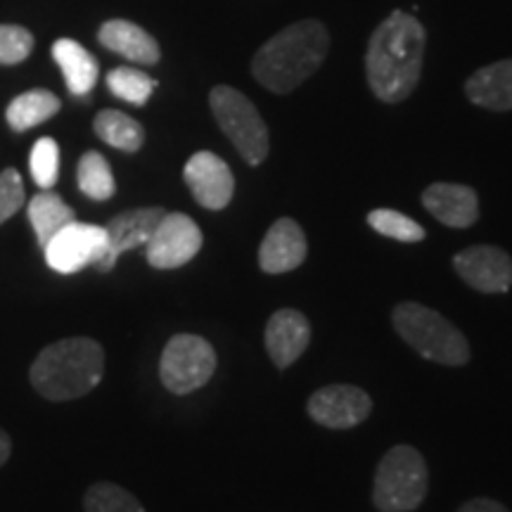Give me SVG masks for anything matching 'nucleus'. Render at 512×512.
<instances>
[{
	"label": "nucleus",
	"instance_id": "1",
	"mask_svg": "<svg viewBox=\"0 0 512 512\" xmlns=\"http://www.w3.org/2000/svg\"><path fill=\"white\" fill-rule=\"evenodd\" d=\"M425 57V29L406 12H392L375 29L366 53V74L382 102H401L415 91Z\"/></svg>",
	"mask_w": 512,
	"mask_h": 512
},
{
	"label": "nucleus",
	"instance_id": "2",
	"mask_svg": "<svg viewBox=\"0 0 512 512\" xmlns=\"http://www.w3.org/2000/svg\"><path fill=\"white\" fill-rule=\"evenodd\" d=\"M328 50V29L318 19H302L259 48L252 60V74L268 91L285 95L316 72Z\"/></svg>",
	"mask_w": 512,
	"mask_h": 512
},
{
	"label": "nucleus",
	"instance_id": "3",
	"mask_svg": "<svg viewBox=\"0 0 512 512\" xmlns=\"http://www.w3.org/2000/svg\"><path fill=\"white\" fill-rule=\"evenodd\" d=\"M105 375V351L91 337L60 339L36 356L31 384L43 399L72 401L98 387Z\"/></svg>",
	"mask_w": 512,
	"mask_h": 512
},
{
	"label": "nucleus",
	"instance_id": "4",
	"mask_svg": "<svg viewBox=\"0 0 512 512\" xmlns=\"http://www.w3.org/2000/svg\"><path fill=\"white\" fill-rule=\"evenodd\" d=\"M392 323L403 342L434 363L465 366L470 361V344L463 332L430 306L415 302L399 304L394 309Z\"/></svg>",
	"mask_w": 512,
	"mask_h": 512
},
{
	"label": "nucleus",
	"instance_id": "5",
	"mask_svg": "<svg viewBox=\"0 0 512 512\" xmlns=\"http://www.w3.org/2000/svg\"><path fill=\"white\" fill-rule=\"evenodd\" d=\"M427 496V465L413 446H394L375 472L373 503L380 512H413Z\"/></svg>",
	"mask_w": 512,
	"mask_h": 512
},
{
	"label": "nucleus",
	"instance_id": "6",
	"mask_svg": "<svg viewBox=\"0 0 512 512\" xmlns=\"http://www.w3.org/2000/svg\"><path fill=\"white\" fill-rule=\"evenodd\" d=\"M211 112L221 131L238 147L247 164L259 166L268 155V128L247 95L230 86H216L209 95Z\"/></svg>",
	"mask_w": 512,
	"mask_h": 512
},
{
	"label": "nucleus",
	"instance_id": "7",
	"mask_svg": "<svg viewBox=\"0 0 512 512\" xmlns=\"http://www.w3.org/2000/svg\"><path fill=\"white\" fill-rule=\"evenodd\" d=\"M216 373V351L200 335H176L164 347L159 377L169 392L190 394Z\"/></svg>",
	"mask_w": 512,
	"mask_h": 512
},
{
	"label": "nucleus",
	"instance_id": "8",
	"mask_svg": "<svg viewBox=\"0 0 512 512\" xmlns=\"http://www.w3.org/2000/svg\"><path fill=\"white\" fill-rule=\"evenodd\" d=\"M145 247L147 264L157 271H171L195 259L202 249V230L188 214L166 211Z\"/></svg>",
	"mask_w": 512,
	"mask_h": 512
},
{
	"label": "nucleus",
	"instance_id": "9",
	"mask_svg": "<svg viewBox=\"0 0 512 512\" xmlns=\"http://www.w3.org/2000/svg\"><path fill=\"white\" fill-rule=\"evenodd\" d=\"M107 249L105 228L72 221L43 247L46 264L62 275L79 273L86 266H98Z\"/></svg>",
	"mask_w": 512,
	"mask_h": 512
},
{
	"label": "nucleus",
	"instance_id": "10",
	"mask_svg": "<svg viewBox=\"0 0 512 512\" xmlns=\"http://www.w3.org/2000/svg\"><path fill=\"white\" fill-rule=\"evenodd\" d=\"M309 415L330 430H351L373 411V401L354 384H330L309 399Z\"/></svg>",
	"mask_w": 512,
	"mask_h": 512
},
{
	"label": "nucleus",
	"instance_id": "11",
	"mask_svg": "<svg viewBox=\"0 0 512 512\" xmlns=\"http://www.w3.org/2000/svg\"><path fill=\"white\" fill-rule=\"evenodd\" d=\"M183 178L204 209H226L235 192V178L230 166L214 152H195L183 169Z\"/></svg>",
	"mask_w": 512,
	"mask_h": 512
},
{
	"label": "nucleus",
	"instance_id": "12",
	"mask_svg": "<svg viewBox=\"0 0 512 512\" xmlns=\"http://www.w3.org/2000/svg\"><path fill=\"white\" fill-rule=\"evenodd\" d=\"M164 214L166 211L162 207H143L121 211L119 216H114L105 226L107 249L95 268L102 273H110L117 266L121 254L147 245L152 233H155V228L159 226V221L164 219Z\"/></svg>",
	"mask_w": 512,
	"mask_h": 512
},
{
	"label": "nucleus",
	"instance_id": "13",
	"mask_svg": "<svg viewBox=\"0 0 512 512\" xmlns=\"http://www.w3.org/2000/svg\"><path fill=\"white\" fill-rule=\"evenodd\" d=\"M453 266L472 290L498 294L512 287V259L498 247H467L453 256Z\"/></svg>",
	"mask_w": 512,
	"mask_h": 512
},
{
	"label": "nucleus",
	"instance_id": "14",
	"mask_svg": "<svg viewBox=\"0 0 512 512\" xmlns=\"http://www.w3.org/2000/svg\"><path fill=\"white\" fill-rule=\"evenodd\" d=\"M306 235L302 226L292 219H280L268 228L264 242L259 247V266L268 275L290 273L304 264Z\"/></svg>",
	"mask_w": 512,
	"mask_h": 512
},
{
	"label": "nucleus",
	"instance_id": "15",
	"mask_svg": "<svg viewBox=\"0 0 512 512\" xmlns=\"http://www.w3.org/2000/svg\"><path fill=\"white\" fill-rule=\"evenodd\" d=\"M311 342V325L297 309L275 311L266 325V351L278 368H287Z\"/></svg>",
	"mask_w": 512,
	"mask_h": 512
},
{
	"label": "nucleus",
	"instance_id": "16",
	"mask_svg": "<svg viewBox=\"0 0 512 512\" xmlns=\"http://www.w3.org/2000/svg\"><path fill=\"white\" fill-rule=\"evenodd\" d=\"M422 204L448 228H470L479 216L477 192L458 183H434L422 192Z\"/></svg>",
	"mask_w": 512,
	"mask_h": 512
},
{
	"label": "nucleus",
	"instance_id": "17",
	"mask_svg": "<svg viewBox=\"0 0 512 512\" xmlns=\"http://www.w3.org/2000/svg\"><path fill=\"white\" fill-rule=\"evenodd\" d=\"M98 41L112 53H117L136 64H157L162 57L159 43L143 27L126 22V19H110L98 31Z\"/></svg>",
	"mask_w": 512,
	"mask_h": 512
},
{
	"label": "nucleus",
	"instance_id": "18",
	"mask_svg": "<svg viewBox=\"0 0 512 512\" xmlns=\"http://www.w3.org/2000/svg\"><path fill=\"white\" fill-rule=\"evenodd\" d=\"M470 102L491 112L512 110V60H501L477 69L465 83Z\"/></svg>",
	"mask_w": 512,
	"mask_h": 512
},
{
	"label": "nucleus",
	"instance_id": "19",
	"mask_svg": "<svg viewBox=\"0 0 512 512\" xmlns=\"http://www.w3.org/2000/svg\"><path fill=\"white\" fill-rule=\"evenodd\" d=\"M53 57L60 64L69 93L83 98V95L93 91L100 69L95 57L81 43L72 41V38H60V41L53 43Z\"/></svg>",
	"mask_w": 512,
	"mask_h": 512
},
{
	"label": "nucleus",
	"instance_id": "20",
	"mask_svg": "<svg viewBox=\"0 0 512 512\" xmlns=\"http://www.w3.org/2000/svg\"><path fill=\"white\" fill-rule=\"evenodd\" d=\"M60 107L62 102L55 93L46 91V88H34V91L17 95L10 102L8 110H5V119H8L12 131L24 133L29 128L43 124V121L53 119L60 112Z\"/></svg>",
	"mask_w": 512,
	"mask_h": 512
},
{
	"label": "nucleus",
	"instance_id": "21",
	"mask_svg": "<svg viewBox=\"0 0 512 512\" xmlns=\"http://www.w3.org/2000/svg\"><path fill=\"white\" fill-rule=\"evenodd\" d=\"M27 211H29L31 226H34V233L38 238V245L41 247H46L64 226H69V223L76 221L74 209L53 190L38 192L34 200L29 202Z\"/></svg>",
	"mask_w": 512,
	"mask_h": 512
},
{
	"label": "nucleus",
	"instance_id": "22",
	"mask_svg": "<svg viewBox=\"0 0 512 512\" xmlns=\"http://www.w3.org/2000/svg\"><path fill=\"white\" fill-rule=\"evenodd\" d=\"M93 128L102 143L114 147V150L138 152L145 143V128L119 110H102L95 117Z\"/></svg>",
	"mask_w": 512,
	"mask_h": 512
},
{
	"label": "nucleus",
	"instance_id": "23",
	"mask_svg": "<svg viewBox=\"0 0 512 512\" xmlns=\"http://www.w3.org/2000/svg\"><path fill=\"white\" fill-rule=\"evenodd\" d=\"M76 181H79V190L86 197L95 202H105L117 192V183H114L112 169L107 159L100 152H86L81 157L79 169H76Z\"/></svg>",
	"mask_w": 512,
	"mask_h": 512
},
{
	"label": "nucleus",
	"instance_id": "24",
	"mask_svg": "<svg viewBox=\"0 0 512 512\" xmlns=\"http://www.w3.org/2000/svg\"><path fill=\"white\" fill-rule=\"evenodd\" d=\"M107 88H110L112 95H117L119 100L131 102V105L143 107L150 95L155 93L157 81L152 76L133 67H117L107 74Z\"/></svg>",
	"mask_w": 512,
	"mask_h": 512
},
{
	"label": "nucleus",
	"instance_id": "25",
	"mask_svg": "<svg viewBox=\"0 0 512 512\" xmlns=\"http://www.w3.org/2000/svg\"><path fill=\"white\" fill-rule=\"evenodd\" d=\"M83 508L86 512H145L136 496L112 482L93 484L83 498Z\"/></svg>",
	"mask_w": 512,
	"mask_h": 512
},
{
	"label": "nucleus",
	"instance_id": "26",
	"mask_svg": "<svg viewBox=\"0 0 512 512\" xmlns=\"http://www.w3.org/2000/svg\"><path fill=\"white\" fill-rule=\"evenodd\" d=\"M368 226L375 233L384 235V238H392L399 242H420L425 240V228L413 219H408L406 214L394 209H375L368 214Z\"/></svg>",
	"mask_w": 512,
	"mask_h": 512
},
{
	"label": "nucleus",
	"instance_id": "27",
	"mask_svg": "<svg viewBox=\"0 0 512 512\" xmlns=\"http://www.w3.org/2000/svg\"><path fill=\"white\" fill-rule=\"evenodd\" d=\"M31 178L41 190H53L60 178V147L53 138H38L29 157Z\"/></svg>",
	"mask_w": 512,
	"mask_h": 512
},
{
	"label": "nucleus",
	"instance_id": "28",
	"mask_svg": "<svg viewBox=\"0 0 512 512\" xmlns=\"http://www.w3.org/2000/svg\"><path fill=\"white\" fill-rule=\"evenodd\" d=\"M34 50V36L17 24H0V64L24 62Z\"/></svg>",
	"mask_w": 512,
	"mask_h": 512
},
{
	"label": "nucleus",
	"instance_id": "29",
	"mask_svg": "<svg viewBox=\"0 0 512 512\" xmlns=\"http://www.w3.org/2000/svg\"><path fill=\"white\" fill-rule=\"evenodd\" d=\"M24 207V183L17 169H5L0 174V226L10 221Z\"/></svg>",
	"mask_w": 512,
	"mask_h": 512
},
{
	"label": "nucleus",
	"instance_id": "30",
	"mask_svg": "<svg viewBox=\"0 0 512 512\" xmlns=\"http://www.w3.org/2000/svg\"><path fill=\"white\" fill-rule=\"evenodd\" d=\"M458 512H510L503 503L491 501V498H472Z\"/></svg>",
	"mask_w": 512,
	"mask_h": 512
},
{
	"label": "nucleus",
	"instance_id": "31",
	"mask_svg": "<svg viewBox=\"0 0 512 512\" xmlns=\"http://www.w3.org/2000/svg\"><path fill=\"white\" fill-rule=\"evenodd\" d=\"M10 451H12V441H10V437H8V432L0 430V467L8 463Z\"/></svg>",
	"mask_w": 512,
	"mask_h": 512
}]
</instances>
